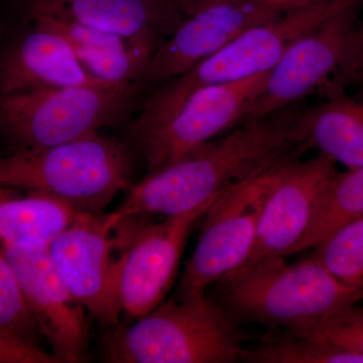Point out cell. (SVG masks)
<instances>
[{
  "instance_id": "obj_8",
  "label": "cell",
  "mask_w": 363,
  "mask_h": 363,
  "mask_svg": "<svg viewBox=\"0 0 363 363\" xmlns=\"http://www.w3.org/2000/svg\"><path fill=\"white\" fill-rule=\"evenodd\" d=\"M218 197L162 221L136 217L114 227L119 240V298L126 316L136 319L164 302L193 227Z\"/></svg>"
},
{
  "instance_id": "obj_20",
  "label": "cell",
  "mask_w": 363,
  "mask_h": 363,
  "mask_svg": "<svg viewBox=\"0 0 363 363\" xmlns=\"http://www.w3.org/2000/svg\"><path fill=\"white\" fill-rule=\"evenodd\" d=\"M240 362L250 363H363V355L308 335L285 332L264 336L245 348Z\"/></svg>"
},
{
  "instance_id": "obj_12",
  "label": "cell",
  "mask_w": 363,
  "mask_h": 363,
  "mask_svg": "<svg viewBox=\"0 0 363 363\" xmlns=\"http://www.w3.org/2000/svg\"><path fill=\"white\" fill-rule=\"evenodd\" d=\"M350 6L298 38L267 73L259 94L245 111L242 123L284 111L336 73L355 26Z\"/></svg>"
},
{
  "instance_id": "obj_24",
  "label": "cell",
  "mask_w": 363,
  "mask_h": 363,
  "mask_svg": "<svg viewBox=\"0 0 363 363\" xmlns=\"http://www.w3.org/2000/svg\"><path fill=\"white\" fill-rule=\"evenodd\" d=\"M307 335L363 355V308L354 306Z\"/></svg>"
},
{
  "instance_id": "obj_26",
  "label": "cell",
  "mask_w": 363,
  "mask_h": 363,
  "mask_svg": "<svg viewBox=\"0 0 363 363\" xmlns=\"http://www.w3.org/2000/svg\"><path fill=\"white\" fill-rule=\"evenodd\" d=\"M0 363H58L52 353L0 333Z\"/></svg>"
},
{
  "instance_id": "obj_22",
  "label": "cell",
  "mask_w": 363,
  "mask_h": 363,
  "mask_svg": "<svg viewBox=\"0 0 363 363\" xmlns=\"http://www.w3.org/2000/svg\"><path fill=\"white\" fill-rule=\"evenodd\" d=\"M0 333L40 347L39 326L26 302L13 264L0 245Z\"/></svg>"
},
{
  "instance_id": "obj_6",
  "label": "cell",
  "mask_w": 363,
  "mask_h": 363,
  "mask_svg": "<svg viewBox=\"0 0 363 363\" xmlns=\"http://www.w3.org/2000/svg\"><path fill=\"white\" fill-rule=\"evenodd\" d=\"M142 89L44 87L0 93V135L16 150L70 142L123 123Z\"/></svg>"
},
{
  "instance_id": "obj_14",
  "label": "cell",
  "mask_w": 363,
  "mask_h": 363,
  "mask_svg": "<svg viewBox=\"0 0 363 363\" xmlns=\"http://www.w3.org/2000/svg\"><path fill=\"white\" fill-rule=\"evenodd\" d=\"M336 175V162L321 154L286 164L262 211L250 257L235 272L267 257L290 255L304 238Z\"/></svg>"
},
{
  "instance_id": "obj_18",
  "label": "cell",
  "mask_w": 363,
  "mask_h": 363,
  "mask_svg": "<svg viewBox=\"0 0 363 363\" xmlns=\"http://www.w3.org/2000/svg\"><path fill=\"white\" fill-rule=\"evenodd\" d=\"M77 214L47 196L0 185V245H49Z\"/></svg>"
},
{
  "instance_id": "obj_21",
  "label": "cell",
  "mask_w": 363,
  "mask_h": 363,
  "mask_svg": "<svg viewBox=\"0 0 363 363\" xmlns=\"http://www.w3.org/2000/svg\"><path fill=\"white\" fill-rule=\"evenodd\" d=\"M311 255L339 281L363 286V217L339 227Z\"/></svg>"
},
{
  "instance_id": "obj_1",
  "label": "cell",
  "mask_w": 363,
  "mask_h": 363,
  "mask_svg": "<svg viewBox=\"0 0 363 363\" xmlns=\"http://www.w3.org/2000/svg\"><path fill=\"white\" fill-rule=\"evenodd\" d=\"M298 116L284 109L248 121L152 172L128 188L116 209L104 215L105 225L112 229L136 217L185 213L255 174L295 161L297 152L308 149L298 135Z\"/></svg>"
},
{
  "instance_id": "obj_10",
  "label": "cell",
  "mask_w": 363,
  "mask_h": 363,
  "mask_svg": "<svg viewBox=\"0 0 363 363\" xmlns=\"http://www.w3.org/2000/svg\"><path fill=\"white\" fill-rule=\"evenodd\" d=\"M267 73L196 91L168 118L130 140L143 155L149 174L187 156L241 123L264 87Z\"/></svg>"
},
{
  "instance_id": "obj_27",
  "label": "cell",
  "mask_w": 363,
  "mask_h": 363,
  "mask_svg": "<svg viewBox=\"0 0 363 363\" xmlns=\"http://www.w3.org/2000/svg\"><path fill=\"white\" fill-rule=\"evenodd\" d=\"M218 0H175L177 6L185 16L194 13L202 7L209 6Z\"/></svg>"
},
{
  "instance_id": "obj_16",
  "label": "cell",
  "mask_w": 363,
  "mask_h": 363,
  "mask_svg": "<svg viewBox=\"0 0 363 363\" xmlns=\"http://www.w3.org/2000/svg\"><path fill=\"white\" fill-rule=\"evenodd\" d=\"M47 14L124 38L166 40L185 18L175 0H30Z\"/></svg>"
},
{
  "instance_id": "obj_13",
  "label": "cell",
  "mask_w": 363,
  "mask_h": 363,
  "mask_svg": "<svg viewBox=\"0 0 363 363\" xmlns=\"http://www.w3.org/2000/svg\"><path fill=\"white\" fill-rule=\"evenodd\" d=\"M2 247L57 362H82L88 341L86 309L57 274L49 245L16 243Z\"/></svg>"
},
{
  "instance_id": "obj_2",
  "label": "cell",
  "mask_w": 363,
  "mask_h": 363,
  "mask_svg": "<svg viewBox=\"0 0 363 363\" xmlns=\"http://www.w3.org/2000/svg\"><path fill=\"white\" fill-rule=\"evenodd\" d=\"M219 304L234 321L307 335L363 301V286L339 281L311 255L295 264L283 255L260 260L219 281Z\"/></svg>"
},
{
  "instance_id": "obj_25",
  "label": "cell",
  "mask_w": 363,
  "mask_h": 363,
  "mask_svg": "<svg viewBox=\"0 0 363 363\" xmlns=\"http://www.w3.org/2000/svg\"><path fill=\"white\" fill-rule=\"evenodd\" d=\"M336 73L341 82L363 89V23L353 28Z\"/></svg>"
},
{
  "instance_id": "obj_15",
  "label": "cell",
  "mask_w": 363,
  "mask_h": 363,
  "mask_svg": "<svg viewBox=\"0 0 363 363\" xmlns=\"http://www.w3.org/2000/svg\"><path fill=\"white\" fill-rule=\"evenodd\" d=\"M142 82H112L95 77L79 61L68 40L35 26L0 59V93L44 87H92L130 90Z\"/></svg>"
},
{
  "instance_id": "obj_11",
  "label": "cell",
  "mask_w": 363,
  "mask_h": 363,
  "mask_svg": "<svg viewBox=\"0 0 363 363\" xmlns=\"http://www.w3.org/2000/svg\"><path fill=\"white\" fill-rule=\"evenodd\" d=\"M291 6L277 0H218L202 7L185 16L157 48L143 84H162L178 77L245 30L279 18Z\"/></svg>"
},
{
  "instance_id": "obj_28",
  "label": "cell",
  "mask_w": 363,
  "mask_h": 363,
  "mask_svg": "<svg viewBox=\"0 0 363 363\" xmlns=\"http://www.w3.org/2000/svg\"><path fill=\"white\" fill-rule=\"evenodd\" d=\"M277 1L283 2V4H286V0H277Z\"/></svg>"
},
{
  "instance_id": "obj_17",
  "label": "cell",
  "mask_w": 363,
  "mask_h": 363,
  "mask_svg": "<svg viewBox=\"0 0 363 363\" xmlns=\"http://www.w3.org/2000/svg\"><path fill=\"white\" fill-rule=\"evenodd\" d=\"M298 130L306 147H315L348 169L362 168V100L332 98L300 113Z\"/></svg>"
},
{
  "instance_id": "obj_19",
  "label": "cell",
  "mask_w": 363,
  "mask_h": 363,
  "mask_svg": "<svg viewBox=\"0 0 363 363\" xmlns=\"http://www.w3.org/2000/svg\"><path fill=\"white\" fill-rule=\"evenodd\" d=\"M362 217L363 167L335 176L304 238L289 255L314 248L339 227Z\"/></svg>"
},
{
  "instance_id": "obj_23",
  "label": "cell",
  "mask_w": 363,
  "mask_h": 363,
  "mask_svg": "<svg viewBox=\"0 0 363 363\" xmlns=\"http://www.w3.org/2000/svg\"><path fill=\"white\" fill-rule=\"evenodd\" d=\"M30 16L35 26L58 33L68 40L77 58L95 52L114 51L140 38H124L47 14L30 13Z\"/></svg>"
},
{
  "instance_id": "obj_4",
  "label": "cell",
  "mask_w": 363,
  "mask_h": 363,
  "mask_svg": "<svg viewBox=\"0 0 363 363\" xmlns=\"http://www.w3.org/2000/svg\"><path fill=\"white\" fill-rule=\"evenodd\" d=\"M243 334L205 292L172 297L116 327L104 339L102 357L111 363H233L240 362Z\"/></svg>"
},
{
  "instance_id": "obj_3",
  "label": "cell",
  "mask_w": 363,
  "mask_h": 363,
  "mask_svg": "<svg viewBox=\"0 0 363 363\" xmlns=\"http://www.w3.org/2000/svg\"><path fill=\"white\" fill-rule=\"evenodd\" d=\"M133 171L130 145L98 133L0 157V185L47 196L76 213L105 214L130 187Z\"/></svg>"
},
{
  "instance_id": "obj_9",
  "label": "cell",
  "mask_w": 363,
  "mask_h": 363,
  "mask_svg": "<svg viewBox=\"0 0 363 363\" xmlns=\"http://www.w3.org/2000/svg\"><path fill=\"white\" fill-rule=\"evenodd\" d=\"M104 215L78 213L49 243L60 279L93 317L105 326H119V240L105 225Z\"/></svg>"
},
{
  "instance_id": "obj_7",
  "label": "cell",
  "mask_w": 363,
  "mask_h": 363,
  "mask_svg": "<svg viewBox=\"0 0 363 363\" xmlns=\"http://www.w3.org/2000/svg\"><path fill=\"white\" fill-rule=\"evenodd\" d=\"M290 162L255 174L215 200L203 217L199 240L174 298L205 292L245 266L269 196Z\"/></svg>"
},
{
  "instance_id": "obj_5",
  "label": "cell",
  "mask_w": 363,
  "mask_h": 363,
  "mask_svg": "<svg viewBox=\"0 0 363 363\" xmlns=\"http://www.w3.org/2000/svg\"><path fill=\"white\" fill-rule=\"evenodd\" d=\"M362 2L313 0L253 26L190 70L162 83L145 100L138 121L145 128H152L168 118L196 91L267 73L296 40L339 11Z\"/></svg>"
}]
</instances>
